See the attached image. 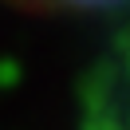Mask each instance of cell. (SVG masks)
Listing matches in <instances>:
<instances>
[{"label": "cell", "mask_w": 130, "mask_h": 130, "mask_svg": "<svg viewBox=\"0 0 130 130\" xmlns=\"http://www.w3.org/2000/svg\"><path fill=\"white\" fill-rule=\"evenodd\" d=\"M71 4H95V0H71Z\"/></svg>", "instance_id": "6da1fadb"}]
</instances>
